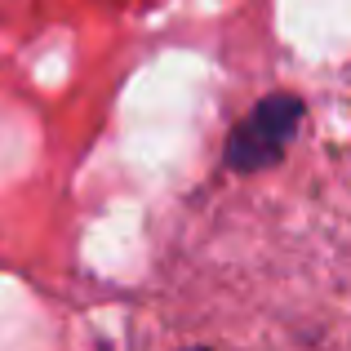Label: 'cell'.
<instances>
[{"label": "cell", "mask_w": 351, "mask_h": 351, "mask_svg": "<svg viewBox=\"0 0 351 351\" xmlns=\"http://www.w3.org/2000/svg\"><path fill=\"white\" fill-rule=\"evenodd\" d=\"M302 120V103L298 98H267L258 103L254 112L245 116V125L227 138V152H223V169L227 173H258L267 165H276L285 152H289V138Z\"/></svg>", "instance_id": "cell-1"}]
</instances>
